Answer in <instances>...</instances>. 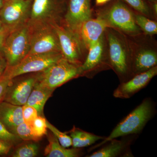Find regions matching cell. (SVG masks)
Here are the masks:
<instances>
[{
  "mask_svg": "<svg viewBox=\"0 0 157 157\" xmlns=\"http://www.w3.org/2000/svg\"><path fill=\"white\" fill-rule=\"evenodd\" d=\"M150 3L154 2H157V0H147Z\"/></svg>",
  "mask_w": 157,
  "mask_h": 157,
  "instance_id": "37",
  "label": "cell"
},
{
  "mask_svg": "<svg viewBox=\"0 0 157 157\" xmlns=\"http://www.w3.org/2000/svg\"><path fill=\"white\" fill-rule=\"evenodd\" d=\"M31 28L28 23L10 31L1 52L9 67L16 66L28 55L30 48Z\"/></svg>",
  "mask_w": 157,
  "mask_h": 157,
  "instance_id": "4",
  "label": "cell"
},
{
  "mask_svg": "<svg viewBox=\"0 0 157 157\" xmlns=\"http://www.w3.org/2000/svg\"><path fill=\"white\" fill-rule=\"evenodd\" d=\"M54 90L41 85L36 82L25 104L34 107L36 109L38 115L42 116L45 103Z\"/></svg>",
  "mask_w": 157,
  "mask_h": 157,
  "instance_id": "18",
  "label": "cell"
},
{
  "mask_svg": "<svg viewBox=\"0 0 157 157\" xmlns=\"http://www.w3.org/2000/svg\"><path fill=\"white\" fill-rule=\"evenodd\" d=\"M107 53L110 68L121 82L132 78L131 52L128 38L120 31L107 27L105 31Z\"/></svg>",
  "mask_w": 157,
  "mask_h": 157,
  "instance_id": "1",
  "label": "cell"
},
{
  "mask_svg": "<svg viewBox=\"0 0 157 157\" xmlns=\"http://www.w3.org/2000/svg\"><path fill=\"white\" fill-rule=\"evenodd\" d=\"M39 147L36 144L29 143L21 146L12 155L14 157H34L38 155Z\"/></svg>",
  "mask_w": 157,
  "mask_h": 157,
  "instance_id": "24",
  "label": "cell"
},
{
  "mask_svg": "<svg viewBox=\"0 0 157 157\" xmlns=\"http://www.w3.org/2000/svg\"><path fill=\"white\" fill-rule=\"evenodd\" d=\"M46 125L47 128L49 129L51 132H52V134L56 137L62 146L66 148L72 146V139L70 135H68L66 133L61 132L47 120Z\"/></svg>",
  "mask_w": 157,
  "mask_h": 157,
  "instance_id": "26",
  "label": "cell"
},
{
  "mask_svg": "<svg viewBox=\"0 0 157 157\" xmlns=\"http://www.w3.org/2000/svg\"><path fill=\"white\" fill-rule=\"evenodd\" d=\"M30 27V48L28 55L61 52L58 38L52 23Z\"/></svg>",
  "mask_w": 157,
  "mask_h": 157,
  "instance_id": "8",
  "label": "cell"
},
{
  "mask_svg": "<svg viewBox=\"0 0 157 157\" xmlns=\"http://www.w3.org/2000/svg\"><path fill=\"white\" fill-rule=\"evenodd\" d=\"M48 144L44 151V155L48 157H77L82 155L81 148H67L61 145L53 134L48 137Z\"/></svg>",
  "mask_w": 157,
  "mask_h": 157,
  "instance_id": "19",
  "label": "cell"
},
{
  "mask_svg": "<svg viewBox=\"0 0 157 157\" xmlns=\"http://www.w3.org/2000/svg\"><path fill=\"white\" fill-rule=\"evenodd\" d=\"M80 66L63 57L44 71L39 72L37 82L41 85L55 90L71 79L81 76Z\"/></svg>",
  "mask_w": 157,
  "mask_h": 157,
  "instance_id": "6",
  "label": "cell"
},
{
  "mask_svg": "<svg viewBox=\"0 0 157 157\" xmlns=\"http://www.w3.org/2000/svg\"><path fill=\"white\" fill-rule=\"evenodd\" d=\"M32 128L34 136L39 140L42 136L47 134L48 128L46 125V120L42 116H38L34 121Z\"/></svg>",
  "mask_w": 157,
  "mask_h": 157,
  "instance_id": "27",
  "label": "cell"
},
{
  "mask_svg": "<svg viewBox=\"0 0 157 157\" xmlns=\"http://www.w3.org/2000/svg\"><path fill=\"white\" fill-rule=\"evenodd\" d=\"M7 63L6 59L2 53L0 52V78L3 76L4 73H5L6 69H7Z\"/></svg>",
  "mask_w": 157,
  "mask_h": 157,
  "instance_id": "32",
  "label": "cell"
},
{
  "mask_svg": "<svg viewBox=\"0 0 157 157\" xmlns=\"http://www.w3.org/2000/svg\"><path fill=\"white\" fill-rule=\"evenodd\" d=\"M10 30L7 29L6 30L3 31V32L0 33V52H1L2 47L3 44H4V41L7 35L10 32Z\"/></svg>",
  "mask_w": 157,
  "mask_h": 157,
  "instance_id": "33",
  "label": "cell"
},
{
  "mask_svg": "<svg viewBox=\"0 0 157 157\" xmlns=\"http://www.w3.org/2000/svg\"><path fill=\"white\" fill-rule=\"evenodd\" d=\"M70 136L72 141V146L75 148H82L89 146L98 140H103L105 137L98 136L73 127L70 131Z\"/></svg>",
  "mask_w": 157,
  "mask_h": 157,
  "instance_id": "21",
  "label": "cell"
},
{
  "mask_svg": "<svg viewBox=\"0 0 157 157\" xmlns=\"http://www.w3.org/2000/svg\"><path fill=\"white\" fill-rule=\"evenodd\" d=\"M154 104L149 98L143 101L120 122L109 136L105 137L100 143L92 147L90 150L98 148L113 139L137 134L142 131L155 113Z\"/></svg>",
  "mask_w": 157,
  "mask_h": 157,
  "instance_id": "2",
  "label": "cell"
},
{
  "mask_svg": "<svg viewBox=\"0 0 157 157\" xmlns=\"http://www.w3.org/2000/svg\"><path fill=\"white\" fill-rule=\"evenodd\" d=\"M4 2H5V0H0V9H2V7H3Z\"/></svg>",
  "mask_w": 157,
  "mask_h": 157,
  "instance_id": "36",
  "label": "cell"
},
{
  "mask_svg": "<svg viewBox=\"0 0 157 157\" xmlns=\"http://www.w3.org/2000/svg\"><path fill=\"white\" fill-rule=\"evenodd\" d=\"M63 57L61 52L28 55L19 63L7 67L5 74L10 79L28 73L41 72Z\"/></svg>",
  "mask_w": 157,
  "mask_h": 157,
  "instance_id": "9",
  "label": "cell"
},
{
  "mask_svg": "<svg viewBox=\"0 0 157 157\" xmlns=\"http://www.w3.org/2000/svg\"><path fill=\"white\" fill-rule=\"evenodd\" d=\"M13 144L0 138V155H4L9 153Z\"/></svg>",
  "mask_w": 157,
  "mask_h": 157,
  "instance_id": "31",
  "label": "cell"
},
{
  "mask_svg": "<svg viewBox=\"0 0 157 157\" xmlns=\"http://www.w3.org/2000/svg\"><path fill=\"white\" fill-rule=\"evenodd\" d=\"M141 35L128 36L131 49V71L133 77L146 72L157 64L155 44L148 40H142Z\"/></svg>",
  "mask_w": 157,
  "mask_h": 157,
  "instance_id": "5",
  "label": "cell"
},
{
  "mask_svg": "<svg viewBox=\"0 0 157 157\" xmlns=\"http://www.w3.org/2000/svg\"><path fill=\"white\" fill-rule=\"evenodd\" d=\"M12 79L7 77L4 73L0 78V104L4 101L7 89L12 82Z\"/></svg>",
  "mask_w": 157,
  "mask_h": 157,
  "instance_id": "30",
  "label": "cell"
},
{
  "mask_svg": "<svg viewBox=\"0 0 157 157\" xmlns=\"http://www.w3.org/2000/svg\"><path fill=\"white\" fill-rule=\"evenodd\" d=\"M32 0H6L0 9V19L10 30L25 24L29 17Z\"/></svg>",
  "mask_w": 157,
  "mask_h": 157,
  "instance_id": "11",
  "label": "cell"
},
{
  "mask_svg": "<svg viewBox=\"0 0 157 157\" xmlns=\"http://www.w3.org/2000/svg\"><path fill=\"white\" fill-rule=\"evenodd\" d=\"M7 29H9L7 28L5 26V25H3L2 21H1V19H0V33H1V32H3V31L6 30Z\"/></svg>",
  "mask_w": 157,
  "mask_h": 157,
  "instance_id": "35",
  "label": "cell"
},
{
  "mask_svg": "<svg viewBox=\"0 0 157 157\" xmlns=\"http://www.w3.org/2000/svg\"><path fill=\"white\" fill-rule=\"evenodd\" d=\"M63 3L62 0H32L29 25L56 22Z\"/></svg>",
  "mask_w": 157,
  "mask_h": 157,
  "instance_id": "12",
  "label": "cell"
},
{
  "mask_svg": "<svg viewBox=\"0 0 157 157\" xmlns=\"http://www.w3.org/2000/svg\"><path fill=\"white\" fill-rule=\"evenodd\" d=\"M135 11L121 0H114L99 9L97 17L103 20L108 27L120 31L128 36L143 33L135 23Z\"/></svg>",
  "mask_w": 157,
  "mask_h": 157,
  "instance_id": "3",
  "label": "cell"
},
{
  "mask_svg": "<svg viewBox=\"0 0 157 157\" xmlns=\"http://www.w3.org/2000/svg\"><path fill=\"white\" fill-rule=\"evenodd\" d=\"M131 141L128 140H117L113 139L107 142V145H103V147L91 154L86 157H116L127 151Z\"/></svg>",
  "mask_w": 157,
  "mask_h": 157,
  "instance_id": "20",
  "label": "cell"
},
{
  "mask_svg": "<svg viewBox=\"0 0 157 157\" xmlns=\"http://www.w3.org/2000/svg\"><path fill=\"white\" fill-rule=\"evenodd\" d=\"M91 0H69L64 16L66 26L77 32L82 23L92 18Z\"/></svg>",
  "mask_w": 157,
  "mask_h": 157,
  "instance_id": "13",
  "label": "cell"
},
{
  "mask_svg": "<svg viewBox=\"0 0 157 157\" xmlns=\"http://www.w3.org/2000/svg\"><path fill=\"white\" fill-rule=\"evenodd\" d=\"M5 1H6V0H5Z\"/></svg>",
  "mask_w": 157,
  "mask_h": 157,
  "instance_id": "39",
  "label": "cell"
},
{
  "mask_svg": "<svg viewBox=\"0 0 157 157\" xmlns=\"http://www.w3.org/2000/svg\"><path fill=\"white\" fill-rule=\"evenodd\" d=\"M37 78V75L15 82L12 79L7 89L4 101L18 106L25 105L36 82Z\"/></svg>",
  "mask_w": 157,
  "mask_h": 157,
  "instance_id": "15",
  "label": "cell"
},
{
  "mask_svg": "<svg viewBox=\"0 0 157 157\" xmlns=\"http://www.w3.org/2000/svg\"><path fill=\"white\" fill-rule=\"evenodd\" d=\"M107 27L108 26L103 20L92 17L82 23L76 33L88 51L98 42Z\"/></svg>",
  "mask_w": 157,
  "mask_h": 157,
  "instance_id": "16",
  "label": "cell"
},
{
  "mask_svg": "<svg viewBox=\"0 0 157 157\" xmlns=\"http://www.w3.org/2000/svg\"><path fill=\"white\" fill-rule=\"evenodd\" d=\"M62 1H63V2H65V1H66V0H62Z\"/></svg>",
  "mask_w": 157,
  "mask_h": 157,
  "instance_id": "38",
  "label": "cell"
},
{
  "mask_svg": "<svg viewBox=\"0 0 157 157\" xmlns=\"http://www.w3.org/2000/svg\"><path fill=\"white\" fill-rule=\"evenodd\" d=\"M109 69L111 68L104 34L95 45L89 49L85 60L80 66L81 76L93 78L99 72Z\"/></svg>",
  "mask_w": 157,
  "mask_h": 157,
  "instance_id": "10",
  "label": "cell"
},
{
  "mask_svg": "<svg viewBox=\"0 0 157 157\" xmlns=\"http://www.w3.org/2000/svg\"><path fill=\"white\" fill-rule=\"evenodd\" d=\"M14 134L20 139L24 140L38 141V139L34 136L32 125H29L23 122L18 125L14 131Z\"/></svg>",
  "mask_w": 157,
  "mask_h": 157,
  "instance_id": "25",
  "label": "cell"
},
{
  "mask_svg": "<svg viewBox=\"0 0 157 157\" xmlns=\"http://www.w3.org/2000/svg\"><path fill=\"white\" fill-rule=\"evenodd\" d=\"M157 74V66L146 72L137 74L128 81L121 82L113 91L114 98L129 99L147 86Z\"/></svg>",
  "mask_w": 157,
  "mask_h": 157,
  "instance_id": "14",
  "label": "cell"
},
{
  "mask_svg": "<svg viewBox=\"0 0 157 157\" xmlns=\"http://www.w3.org/2000/svg\"><path fill=\"white\" fill-rule=\"evenodd\" d=\"M0 120L9 131L14 134L16 127L24 122L22 106L3 101L0 104Z\"/></svg>",
  "mask_w": 157,
  "mask_h": 157,
  "instance_id": "17",
  "label": "cell"
},
{
  "mask_svg": "<svg viewBox=\"0 0 157 157\" xmlns=\"http://www.w3.org/2000/svg\"><path fill=\"white\" fill-rule=\"evenodd\" d=\"M22 114L24 122L29 125H32L34 121L39 116L36 109L26 104L22 106Z\"/></svg>",
  "mask_w": 157,
  "mask_h": 157,
  "instance_id": "28",
  "label": "cell"
},
{
  "mask_svg": "<svg viewBox=\"0 0 157 157\" xmlns=\"http://www.w3.org/2000/svg\"><path fill=\"white\" fill-rule=\"evenodd\" d=\"M111 0H96V5L98 6H104Z\"/></svg>",
  "mask_w": 157,
  "mask_h": 157,
  "instance_id": "34",
  "label": "cell"
},
{
  "mask_svg": "<svg viewBox=\"0 0 157 157\" xmlns=\"http://www.w3.org/2000/svg\"><path fill=\"white\" fill-rule=\"evenodd\" d=\"M136 12L144 15L150 19L155 18L151 4L147 0H121Z\"/></svg>",
  "mask_w": 157,
  "mask_h": 157,
  "instance_id": "23",
  "label": "cell"
},
{
  "mask_svg": "<svg viewBox=\"0 0 157 157\" xmlns=\"http://www.w3.org/2000/svg\"><path fill=\"white\" fill-rule=\"evenodd\" d=\"M135 23L142 33L147 36H151L157 33V23L153 19L135 11Z\"/></svg>",
  "mask_w": 157,
  "mask_h": 157,
  "instance_id": "22",
  "label": "cell"
},
{
  "mask_svg": "<svg viewBox=\"0 0 157 157\" xmlns=\"http://www.w3.org/2000/svg\"><path fill=\"white\" fill-rule=\"evenodd\" d=\"M58 38L63 57L71 63L81 66L88 51L76 32L57 22L52 23Z\"/></svg>",
  "mask_w": 157,
  "mask_h": 157,
  "instance_id": "7",
  "label": "cell"
},
{
  "mask_svg": "<svg viewBox=\"0 0 157 157\" xmlns=\"http://www.w3.org/2000/svg\"><path fill=\"white\" fill-rule=\"evenodd\" d=\"M0 138L14 144L18 141L20 138L17 135L11 133L6 128L0 120Z\"/></svg>",
  "mask_w": 157,
  "mask_h": 157,
  "instance_id": "29",
  "label": "cell"
}]
</instances>
